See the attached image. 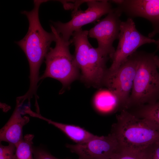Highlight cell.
Segmentation results:
<instances>
[{"label":"cell","instance_id":"obj_6","mask_svg":"<svg viewBox=\"0 0 159 159\" xmlns=\"http://www.w3.org/2000/svg\"><path fill=\"white\" fill-rule=\"evenodd\" d=\"M86 2L87 9L84 11L78 9L74 10L72 19L68 22H52L57 33L65 40L69 41L74 32L82 29L85 25L95 21L102 16L108 14L113 9L108 1L91 0Z\"/></svg>","mask_w":159,"mask_h":159},{"label":"cell","instance_id":"obj_17","mask_svg":"<svg viewBox=\"0 0 159 159\" xmlns=\"http://www.w3.org/2000/svg\"><path fill=\"white\" fill-rule=\"evenodd\" d=\"M112 159H145L142 151L121 148Z\"/></svg>","mask_w":159,"mask_h":159},{"label":"cell","instance_id":"obj_7","mask_svg":"<svg viewBox=\"0 0 159 159\" xmlns=\"http://www.w3.org/2000/svg\"><path fill=\"white\" fill-rule=\"evenodd\" d=\"M119 42L112 59V64L107 72L117 69L128 58L135 52L142 45L155 43V40L141 34L136 29L132 19L128 18L122 21Z\"/></svg>","mask_w":159,"mask_h":159},{"label":"cell","instance_id":"obj_20","mask_svg":"<svg viewBox=\"0 0 159 159\" xmlns=\"http://www.w3.org/2000/svg\"><path fill=\"white\" fill-rule=\"evenodd\" d=\"M33 153L34 159H60L41 148H33Z\"/></svg>","mask_w":159,"mask_h":159},{"label":"cell","instance_id":"obj_19","mask_svg":"<svg viewBox=\"0 0 159 159\" xmlns=\"http://www.w3.org/2000/svg\"><path fill=\"white\" fill-rule=\"evenodd\" d=\"M15 149L14 145L9 143L8 145H0V159H13Z\"/></svg>","mask_w":159,"mask_h":159},{"label":"cell","instance_id":"obj_11","mask_svg":"<svg viewBox=\"0 0 159 159\" xmlns=\"http://www.w3.org/2000/svg\"><path fill=\"white\" fill-rule=\"evenodd\" d=\"M114 3L129 18L141 17L149 21L153 29L149 37L159 34V0H119Z\"/></svg>","mask_w":159,"mask_h":159},{"label":"cell","instance_id":"obj_1","mask_svg":"<svg viewBox=\"0 0 159 159\" xmlns=\"http://www.w3.org/2000/svg\"><path fill=\"white\" fill-rule=\"evenodd\" d=\"M45 2L35 0L34 8L31 11L22 12L28 19V30L22 39L16 42L24 52L29 63L30 85L26 94L29 97L36 96L40 66L51 47V43L56 40L54 33L52 31L49 32L45 30L39 21V8L42 3Z\"/></svg>","mask_w":159,"mask_h":159},{"label":"cell","instance_id":"obj_2","mask_svg":"<svg viewBox=\"0 0 159 159\" xmlns=\"http://www.w3.org/2000/svg\"><path fill=\"white\" fill-rule=\"evenodd\" d=\"M112 132L121 148L142 151L159 139V130L146 119L123 109L116 117Z\"/></svg>","mask_w":159,"mask_h":159},{"label":"cell","instance_id":"obj_21","mask_svg":"<svg viewBox=\"0 0 159 159\" xmlns=\"http://www.w3.org/2000/svg\"><path fill=\"white\" fill-rule=\"evenodd\" d=\"M153 59L157 67L159 68V57L155 55L153 57Z\"/></svg>","mask_w":159,"mask_h":159},{"label":"cell","instance_id":"obj_12","mask_svg":"<svg viewBox=\"0 0 159 159\" xmlns=\"http://www.w3.org/2000/svg\"><path fill=\"white\" fill-rule=\"evenodd\" d=\"M24 102L17 98L15 109L7 122L0 130V141L15 145L23 138V128L29 121L28 117H22L21 107Z\"/></svg>","mask_w":159,"mask_h":159},{"label":"cell","instance_id":"obj_4","mask_svg":"<svg viewBox=\"0 0 159 159\" xmlns=\"http://www.w3.org/2000/svg\"><path fill=\"white\" fill-rule=\"evenodd\" d=\"M136 53L137 67L127 108L159 100V73L153 59L155 53Z\"/></svg>","mask_w":159,"mask_h":159},{"label":"cell","instance_id":"obj_13","mask_svg":"<svg viewBox=\"0 0 159 159\" xmlns=\"http://www.w3.org/2000/svg\"><path fill=\"white\" fill-rule=\"evenodd\" d=\"M32 116L43 120L54 126L76 144L86 142L97 137L79 126L55 122L43 117L39 113L34 112Z\"/></svg>","mask_w":159,"mask_h":159},{"label":"cell","instance_id":"obj_14","mask_svg":"<svg viewBox=\"0 0 159 159\" xmlns=\"http://www.w3.org/2000/svg\"><path fill=\"white\" fill-rule=\"evenodd\" d=\"M94 104L97 110L104 113L111 112L122 106L118 98L109 90L98 92L94 99Z\"/></svg>","mask_w":159,"mask_h":159},{"label":"cell","instance_id":"obj_3","mask_svg":"<svg viewBox=\"0 0 159 159\" xmlns=\"http://www.w3.org/2000/svg\"><path fill=\"white\" fill-rule=\"evenodd\" d=\"M88 31L82 29L74 32L70 40L75 47L74 55L81 72V79L91 86L103 84L107 69L106 63L109 57L93 47L88 40Z\"/></svg>","mask_w":159,"mask_h":159},{"label":"cell","instance_id":"obj_9","mask_svg":"<svg viewBox=\"0 0 159 159\" xmlns=\"http://www.w3.org/2000/svg\"><path fill=\"white\" fill-rule=\"evenodd\" d=\"M122 13L117 6L99 21L88 31V37L95 39L99 51L112 59L115 49L113 45L114 41L118 39Z\"/></svg>","mask_w":159,"mask_h":159},{"label":"cell","instance_id":"obj_22","mask_svg":"<svg viewBox=\"0 0 159 159\" xmlns=\"http://www.w3.org/2000/svg\"><path fill=\"white\" fill-rule=\"evenodd\" d=\"M154 43L157 45V49H159V39L157 40H155Z\"/></svg>","mask_w":159,"mask_h":159},{"label":"cell","instance_id":"obj_5","mask_svg":"<svg viewBox=\"0 0 159 159\" xmlns=\"http://www.w3.org/2000/svg\"><path fill=\"white\" fill-rule=\"evenodd\" d=\"M51 28L56 37L55 45L54 48L50 47L45 57L46 69L39 80L52 78L59 80L65 87L77 79L80 69L74 55L70 52V40H64L52 25Z\"/></svg>","mask_w":159,"mask_h":159},{"label":"cell","instance_id":"obj_16","mask_svg":"<svg viewBox=\"0 0 159 159\" xmlns=\"http://www.w3.org/2000/svg\"><path fill=\"white\" fill-rule=\"evenodd\" d=\"M136 116L146 119L159 130V100L140 106Z\"/></svg>","mask_w":159,"mask_h":159},{"label":"cell","instance_id":"obj_18","mask_svg":"<svg viewBox=\"0 0 159 159\" xmlns=\"http://www.w3.org/2000/svg\"><path fill=\"white\" fill-rule=\"evenodd\" d=\"M142 151L145 159H159V139L152 143Z\"/></svg>","mask_w":159,"mask_h":159},{"label":"cell","instance_id":"obj_10","mask_svg":"<svg viewBox=\"0 0 159 159\" xmlns=\"http://www.w3.org/2000/svg\"><path fill=\"white\" fill-rule=\"evenodd\" d=\"M67 147L78 155V159H112L121 148L115 134L97 137L86 142L67 144Z\"/></svg>","mask_w":159,"mask_h":159},{"label":"cell","instance_id":"obj_15","mask_svg":"<svg viewBox=\"0 0 159 159\" xmlns=\"http://www.w3.org/2000/svg\"><path fill=\"white\" fill-rule=\"evenodd\" d=\"M34 135H26L15 146L13 159H34L33 140Z\"/></svg>","mask_w":159,"mask_h":159},{"label":"cell","instance_id":"obj_8","mask_svg":"<svg viewBox=\"0 0 159 159\" xmlns=\"http://www.w3.org/2000/svg\"><path fill=\"white\" fill-rule=\"evenodd\" d=\"M137 64L135 52L117 69L111 72H107L104 80L103 84L118 98L124 109L127 108Z\"/></svg>","mask_w":159,"mask_h":159}]
</instances>
